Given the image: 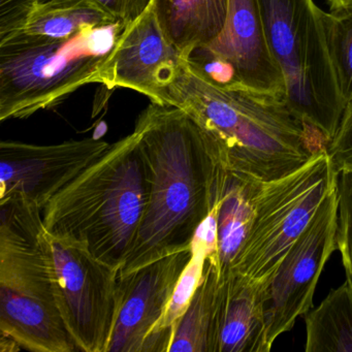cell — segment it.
I'll use <instances>...</instances> for the list:
<instances>
[{"label": "cell", "instance_id": "obj_25", "mask_svg": "<svg viewBox=\"0 0 352 352\" xmlns=\"http://www.w3.org/2000/svg\"><path fill=\"white\" fill-rule=\"evenodd\" d=\"M342 263L345 269L346 278L352 283V217L346 228L342 244Z\"/></svg>", "mask_w": 352, "mask_h": 352}, {"label": "cell", "instance_id": "obj_7", "mask_svg": "<svg viewBox=\"0 0 352 352\" xmlns=\"http://www.w3.org/2000/svg\"><path fill=\"white\" fill-rule=\"evenodd\" d=\"M338 179L323 149L287 176L263 181L252 228L232 273L265 290Z\"/></svg>", "mask_w": 352, "mask_h": 352}, {"label": "cell", "instance_id": "obj_14", "mask_svg": "<svg viewBox=\"0 0 352 352\" xmlns=\"http://www.w3.org/2000/svg\"><path fill=\"white\" fill-rule=\"evenodd\" d=\"M265 289L238 273L219 280L214 352H267Z\"/></svg>", "mask_w": 352, "mask_h": 352}, {"label": "cell", "instance_id": "obj_4", "mask_svg": "<svg viewBox=\"0 0 352 352\" xmlns=\"http://www.w3.org/2000/svg\"><path fill=\"white\" fill-rule=\"evenodd\" d=\"M0 333L30 351L78 350L57 304L43 209L21 197L0 199Z\"/></svg>", "mask_w": 352, "mask_h": 352}, {"label": "cell", "instance_id": "obj_20", "mask_svg": "<svg viewBox=\"0 0 352 352\" xmlns=\"http://www.w3.org/2000/svg\"><path fill=\"white\" fill-rule=\"evenodd\" d=\"M191 257L183 270L164 317L150 333L144 352H168L177 325L201 285L208 253L199 245H190Z\"/></svg>", "mask_w": 352, "mask_h": 352}, {"label": "cell", "instance_id": "obj_2", "mask_svg": "<svg viewBox=\"0 0 352 352\" xmlns=\"http://www.w3.org/2000/svg\"><path fill=\"white\" fill-rule=\"evenodd\" d=\"M164 106L185 111L199 124L221 168L261 181L287 176L327 147L323 140L311 138L323 137L300 121L283 98L222 87L189 61L166 88Z\"/></svg>", "mask_w": 352, "mask_h": 352}, {"label": "cell", "instance_id": "obj_10", "mask_svg": "<svg viewBox=\"0 0 352 352\" xmlns=\"http://www.w3.org/2000/svg\"><path fill=\"white\" fill-rule=\"evenodd\" d=\"M110 146L92 138L55 145L3 141L0 143V199L21 197L44 209Z\"/></svg>", "mask_w": 352, "mask_h": 352}, {"label": "cell", "instance_id": "obj_9", "mask_svg": "<svg viewBox=\"0 0 352 352\" xmlns=\"http://www.w3.org/2000/svg\"><path fill=\"white\" fill-rule=\"evenodd\" d=\"M337 230L338 184L329 191L265 288L263 309L270 345L312 309L323 267L338 250Z\"/></svg>", "mask_w": 352, "mask_h": 352}, {"label": "cell", "instance_id": "obj_26", "mask_svg": "<svg viewBox=\"0 0 352 352\" xmlns=\"http://www.w3.org/2000/svg\"><path fill=\"white\" fill-rule=\"evenodd\" d=\"M1 333V340H0V352H12L17 351V350L22 349L21 346L19 345L17 341L11 336Z\"/></svg>", "mask_w": 352, "mask_h": 352}, {"label": "cell", "instance_id": "obj_22", "mask_svg": "<svg viewBox=\"0 0 352 352\" xmlns=\"http://www.w3.org/2000/svg\"><path fill=\"white\" fill-rule=\"evenodd\" d=\"M327 151L338 175L352 172V102L346 104Z\"/></svg>", "mask_w": 352, "mask_h": 352}, {"label": "cell", "instance_id": "obj_3", "mask_svg": "<svg viewBox=\"0 0 352 352\" xmlns=\"http://www.w3.org/2000/svg\"><path fill=\"white\" fill-rule=\"evenodd\" d=\"M147 201V168L133 131L111 144L59 191L43 209V221L49 234L83 243L120 273L135 246Z\"/></svg>", "mask_w": 352, "mask_h": 352}, {"label": "cell", "instance_id": "obj_13", "mask_svg": "<svg viewBox=\"0 0 352 352\" xmlns=\"http://www.w3.org/2000/svg\"><path fill=\"white\" fill-rule=\"evenodd\" d=\"M188 59L164 36L151 6L123 32L109 63L107 88H129L164 106L166 88Z\"/></svg>", "mask_w": 352, "mask_h": 352}, {"label": "cell", "instance_id": "obj_17", "mask_svg": "<svg viewBox=\"0 0 352 352\" xmlns=\"http://www.w3.org/2000/svg\"><path fill=\"white\" fill-rule=\"evenodd\" d=\"M307 352H352V283L331 290L316 309L304 315Z\"/></svg>", "mask_w": 352, "mask_h": 352}, {"label": "cell", "instance_id": "obj_5", "mask_svg": "<svg viewBox=\"0 0 352 352\" xmlns=\"http://www.w3.org/2000/svg\"><path fill=\"white\" fill-rule=\"evenodd\" d=\"M127 25L112 20L67 38L16 34L0 42V121L56 107L88 84L108 87L109 63Z\"/></svg>", "mask_w": 352, "mask_h": 352}, {"label": "cell", "instance_id": "obj_15", "mask_svg": "<svg viewBox=\"0 0 352 352\" xmlns=\"http://www.w3.org/2000/svg\"><path fill=\"white\" fill-rule=\"evenodd\" d=\"M263 183L249 175L224 170L218 164L215 199L219 280L232 273L246 243Z\"/></svg>", "mask_w": 352, "mask_h": 352}, {"label": "cell", "instance_id": "obj_27", "mask_svg": "<svg viewBox=\"0 0 352 352\" xmlns=\"http://www.w3.org/2000/svg\"><path fill=\"white\" fill-rule=\"evenodd\" d=\"M327 3H329L331 10H336L351 5L352 0H327Z\"/></svg>", "mask_w": 352, "mask_h": 352}, {"label": "cell", "instance_id": "obj_8", "mask_svg": "<svg viewBox=\"0 0 352 352\" xmlns=\"http://www.w3.org/2000/svg\"><path fill=\"white\" fill-rule=\"evenodd\" d=\"M55 294L78 350L107 352L117 307L119 270L96 258L83 243L48 232Z\"/></svg>", "mask_w": 352, "mask_h": 352}, {"label": "cell", "instance_id": "obj_23", "mask_svg": "<svg viewBox=\"0 0 352 352\" xmlns=\"http://www.w3.org/2000/svg\"><path fill=\"white\" fill-rule=\"evenodd\" d=\"M44 0H0V42L18 34Z\"/></svg>", "mask_w": 352, "mask_h": 352}, {"label": "cell", "instance_id": "obj_6", "mask_svg": "<svg viewBox=\"0 0 352 352\" xmlns=\"http://www.w3.org/2000/svg\"><path fill=\"white\" fill-rule=\"evenodd\" d=\"M270 52L285 82V102L327 142L345 104L329 60L321 10L313 0H258Z\"/></svg>", "mask_w": 352, "mask_h": 352}, {"label": "cell", "instance_id": "obj_1", "mask_svg": "<svg viewBox=\"0 0 352 352\" xmlns=\"http://www.w3.org/2000/svg\"><path fill=\"white\" fill-rule=\"evenodd\" d=\"M147 168L148 201L119 276L190 249L213 206L218 164L203 129L176 107L151 102L135 122Z\"/></svg>", "mask_w": 352, "mask_h": 352}, {"label": "cell", "instance_id": "obj_18", "mask_svg": "<svg viewBox=\"0 0 352 352\" xmlns=\"http://www.w3.org/2000/svg\"><path fill=\"white\" fill-rule=\"evenodd\" d=\"M218 286L217 267L207 258L203 281L177 325L168 352H214Z\"/></svg>", "mask_w": 352, "mask_h": 352}, {"label": "cell", "instance_id": "obj_19", "mask_svg": "<svg viewBox=\"0 0 352 352\" xmlns=\"http://www.w3.org/2000/svg\"><path fill=\"white\" fill-rule=\"evenodd\" d=\"M112 20L116 19L107 15L90 0H44L18 34L36 38H67Z\"/></svg>", "mask_w": 352, "mask_h": 352}, {"label": "cell", "instance_id": "obj_21", "mask_svg": "<svg viewBox=\"0 0 352 352\" xmlns=\"http://www.w3.org/2000/svg\"><path fill=\"white\" fill-rule=\"evenodd\" d=\"M325 44L344 104L352 102V3L320 11Z\"/></svg>", "mask_w": 352, "mask_h": 352}, {"label": "cell", "instance_id": "obj_12", "mask_svg": "<svg viewBox=\"0 0 352 352\" xmlns=\"http://www.w3.org/2000/svg\"><path fill=\"white\" fill-rule=\"evenodd\" d=\"M191 55L223 63L238 87L285 100V82L267 46L258 0H228L219 38Z\"/></svg>", "mask_w": 352, "mask_h": 352}, {"label": "cell", "instance_id": "obj_11", "mask_svg": "<svg viewBox=\"0 0 352 352\" xmlns=\"http://www.w3.org/2000/svg\"><path fill=\"white\" fill-rule=\"evenodd\" d=\"M190 257V249L179 251L119 276L118 307L107 352H144Z\"/></svg>", "mask_w": 352, "mask_h": 352}, {"label": "cell", "instance_id": "obj_16", "mask_svg": "<svg viewBox=\"0 0 352 352\" xmlns=\"http://www.w3.org/2000/svg\"><path fill=\"white\" fill-rule=\"evenodd\" d=\"M152 9L166 38L190 57L223 32L228 0H154Z\"/></svg>", "mask_w": 352, "mask_h": 352}, {"label": "cell", "instance_id": "obj_24", "mask_svg": "<svg viewBox=\"0 0 352 352\" xmlns=\"http://www.w3.org/2000/svg\"><path fill=\"white\" fill-rule=\"evenodd\" d=\"M102 12L116 20L131 24L137 21L154 0H90Z\"/></svg>", "mask_w": 352, "mask_h": 352}]
</instances>
